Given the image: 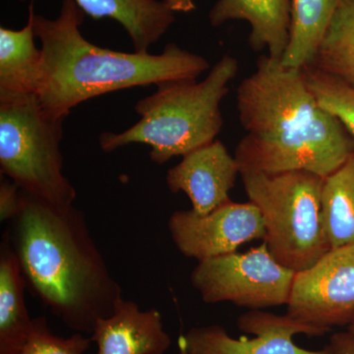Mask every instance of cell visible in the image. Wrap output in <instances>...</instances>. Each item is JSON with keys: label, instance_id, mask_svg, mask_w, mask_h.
Wrapping results in <instances>:
<instances>
[{"label": "cell", "instance_id": "1", "mask_svg": "<svg viewBox=\"0 0 354 354\" xmlns=\"http://www.w3.org/2000/svg\"><path fill=\"white\" fill-rule=\"evenodd\" d=\"M236 102L245 131L234 153L241 174L301 171L326 178L354 152V140L319 104L304 69L263 55L239 84Z\"/></svg>", "mask_w": 354, "mask_h": 354}, {"label": "cell", "instance_id": "2", "mask_svg": "<svg viewBox=\"0 0 354 354\" xmlns=\"http://www.w3.org/2000/svg\"><path fill=\"white\" fill-rule=\"evenodd\" d=\"M22 192L14 249L27 286L70 330L94 332L113 313L122 288L74 205L55 206Z\"/></svg>", "mask_w": 354, "mask_h": 354}, {"label": "cell", "instance_id": "3", "mask_svg": "<svg viewBox=\"0 0 354 354\" xmlns=\"http://www.w3.org/2000/svg\"><path fill=\"white\" fill-rule=\"evenodd\" d=\"M44 59L37 99L44 113L65 120L81 102L115 91L167 82L196 81L208 60L174 44L160 55L127 53L95 46L81 34L84 16L75 0H64L59 15L48 19L29 7Z\"/></svg>", "mask_w": 354, "mask_h": 354}, {"label": "cell", "instance_id": "4", "mask_svg": "<svg viewBox=\"0 0 354 354\" xmlns=\"http://www.w3.org/2000/svg\"><path fill=\"white\" fill-rule=\"evenodd\" d=\"M237 73L236 58L225 55L201 82L160 84L153 95L135 104L141 116L138 122L123 132L100 135L102 150L111 153L130 144H146L152 149L151 160L164 165L208 145L223 128L221 101Z\"/></svg>", "mask_w": 354, "mask_h": 354}, {"label": "cell", "instance_id": "5", "mask_svg": "<svg viewBox=\"0 0 354 354\" xmlns=\"http://www.w3.org/2000/svg\"><path fill=\"white\" fill-rule=\"evenodd\" d=\"M241 177L249 201L262 215L263 241L279 264L302 271L330 250L322 211L324 177L301 171Z\"/></svg>", "mask_w": 354, "mask_h": 354}, {"label": "cell", "instance_id": "6", "mask_svg": "<svg viewBox=\"0 0 354 354\" xmlns=\"http://www.w3.org/2000/svg\"><path fill=\"white\" fill-rule=\"evenodd\" d=\"M65 120L44 113L37 97L0 104V171L20 189L55 206L73 205L77 192L64 174Z\"/></svg>", "mask_w": 354, "mask_h": 354}, {"label": "cell", "instance_id": "7", "mask_svg": "<svg viewBox=\"0 0 354 354\" xmlns=\"http://www.w3.org/2000/svg\"><path fill=\"white\" fill-rule=\"evenodd\" d=\"M295 272L279 264L263 242L244 253L200 261L190 281L205 304L263 310L288 304Z\"/></svg>", "mask_w": 354, "mask_h": 354}, {"label": "cell", "instance_id": "8", "mask_svg": "<svg viewBox=\"0 0 354 354\" xmlns=\"http://www.w3.org/2000/svg\"><path fill=\"white\" fill-rule=\"evenodd\" d=\"M286 314L325 333L348 326L354 317V245L330 249L295 272Z\"/></svg>", "mask_w": 354, "mask_h": 354}, {"label": "cell", "instance_id": "9", "mask_svg": "<svg viewBox=\"0 0 354 354\" xmlns=\"http://www.w3.org/2000/svg\"><path fill=\"white\" fill-rule=\"evenodd\" d=\"M167 227L179 252L198 262L235 253L247 242L265 236L260 209L250 201L230 200L202 216L193 209L176 211Z\"/></svg>", "mask_w": 354, "mask_h": 354}, {"label": "cell", "instance_id": "10", "mask_svg": "<svg viewBox=\"0 0 354 354\" xmlns=\"http://www.w3.org/2000/svg\"><path fill=\"white\" fill-rule=\"evenodd\" d=\"M237 327L253 339L230 337L218 325L192 328L183 335L189 354H324L297 346L293 335L320 337L326 333L291 318L263 310H250L239 317Z\"/></svg>", "mask_w": 354, "mask_h": 354}, {"label": "cell", "instance_id": "11", "mask_svg": "<svg viewBox=\"0 0 354 354\" xmlns=\"http://www.w3.org/2000/svg\"><path fill=\"white\" fill-rule=\"evenodd\" d=\"M239 162L220 140H215L183 157L167 171V184L172 193L183 192L198 215H207L230 199Z\"/></svg>", "mask_w": 354, "mask_h": 354}, {"label": "cell", "instance_id": "12", "mask_svg": "<svg viewBox=\"0 0 354 354\" xmlns=\"http://www.w3.org/2000/svg\"><path fill=\"white\" fill-rule=\"evenodd\" d=\"M91 341L97 354H165L171 346L157 309L142 311L123 298L111 316L97 321Z\"/></svg>", "mask_w": 354, "mask_h": 354}, {"label": "cell", "instance_id": "13", "mask_svg": "<svg viewBox=\"0 0 354 354\" xmlns=\"http://www.w3.org/2000/svg\"><path fill=\"white\" fill-rule=\"evenodd\" d=\"M290 0H218L209 13L218 27L232 20H243L251 28L249 46L255 51L281 59L290 41Z\"/></svg>", "mask_w": 354, "mask_h": 354}, {"label": "cell", "instance_id": "14", "mask_svg": "<svg viewBox=\"0 0 354 354\" xmlns=\"http://www.w3.org/2000/svg\"><path fill=\"white\" fill-rule=\"evenodd\" d=\"M32 16L21 30L0 28V104L37 97L44 76V59Z\"/></svg>", "mask_w": 354, "mask_h": 354}, {"label": "cell", "instance_id": "15", "mask_svg": "<svg viewBox=\"0 0 354 354\" xmlns=\"http://www.w3.org/2000/svg\"><path fill=\"white\" fill-rule=\"evenodd\" d=\"M24 1V0H22ZM94 19L111 18L120 23L131 39L134 53H148L152 44L174 24V12L158 0H75Z\"/></svg>", "mask_w": 354, "mask_h": 354}, {"label": "cell", "instance_id": "16", "mask_svg": "<svg viewBox=\"0 0 354 354\" xmlns=\"http://www.w3.org/2000/svg\"><path fill=\"white\" fill-rule=\"evenodd\" d=\"M24 274L10 236L0 245V354H19L31 333L32 320L25 304Z\"/></svg>", "mask_w": 354, "mask_h": 354}, {"label": "cell", "instance_id": "17", "mask_svg": "<svg viewBox=\"0 0 354 354\" xmlns=\"http://www.w3.org/2000/svg\"><path fill=\"white\" fill-rule=\"evenodd\" d=\"M339 3V0H290V41L281 64L304 69L313 64Z\"/></svg>", "mask_w": 354, "mask_h": 354}, {"label": "cell", "instance_id": "18", "mask_svg": "<svg viewBox=\"0 0 354 354\" xmlns=\"http://www.w3.org/2000/svg\"><path fill=\"white\" fill-rule=\"evenodd\" d=\"M322 211L330 249L354 245V152L324 180Z\"/></svg>", "mask_w": 354, "mask_h": 354}, {"label": "cell", "instance_id": "19", "mask_svg": "<svg viewBox=\"0 0 354 354\" xmlns=\"http://www.w3.org/2000/svg\"><path fill=\"white\" fill-rule=\"evenodd\" d=\"M310 66L354 88V0H339Z\"/></svg>", "mask_w": 354, "mask_h": 354}, {"label": "cell", "instance_id": "20", "mask_svg": "<svg viewBox=\"0 0 354 354\" xmlns=\"http://www.w3.org/2000/svg\"><path fill=\"white\" fill-rule=\"evenodd\" d=\"M304 73L319 104L335 116L354 140V88L313 66L305 67Z\"/></svg>", "mask_w": 354, "mask_h": 354}, {"label": "cell", "instance_id": "21", "mask_svg": "<svg viewBox=\"0 0 354 354\" xmlns=\"http://www.w3.org/2000/svg\"><path fill=\"white\" fill-rule=\"evenodd\" d=\"M91 337L81 333L71 337L55 335L50 330L46 317L32 320L31 333L19 354H84L90 348Z\"/></svg>", "mask_w": 354, "mask_h": 354}, {"label": "cell", "instance_id": "22", "mask_svg": "<svg viewBox=\"0 0 354 354\" xmlns=\"http://www.w3.org/2000/svg\"><path fill=\"white\" fill-rule=\"evenodd\" d=\"M22 207V192L19 186L2 176L0 181V220H15Z\"/></svg>", "mask_w": 354, "mask_h": 354}, {"label": "cell", "instance_id": "23", "mask_svg": "<svg viewBox=\"0 0 354 354\" xmlns=\"http://www.w3.org/2000/svg\"><path fill=\"white\" fill-rule=\"evenodd\" d=\"M323 351L324 354H354V335L348 330L335 333Z\"/></svg>", "mask_w": 354, "mask_h": 354}, {"label": "cell", "instance_id": "24", "mask_svg": "<svg viewBox=\"0 0 354 354\" xmlns=\"http://www.w3.org/2000/svg\"><path fill=\"white\" fill-rule=\"evenodd\" d=\"M172 12L188 13L196 9L194 0H162Z\"/></svg>", "mask_w": 354, "mask_h": 354}, {"label": "cell", "instance_id": "25", "mask_svg": "<svg viewBox=\"0 0 354 354\" xmlns=\"http://www.w3.org/2000/svg\"><path fill=\"white\" fill-rule=\"evenodd\" d=\"M177 346H178L179 354H189V353H188L187 348H186L185 342H184L183 335H179L178 341H177Z\"/></svg>", "mask_w": 354, "mask_h": 354}, {"label": "cell", "instance_id": "26", "mask_svg": "<svg viewBox=\"0 0 354 354\" xmlns=\"http://www.w3.org/2000/svg\"><path fill=\"white\" fill-rule=\"evenodd\" d=\"M348 332L354 335V317L351 322L348 324Z\"/></svg>", "mask_w": 354, "mask_h": 354}]
</instances>
